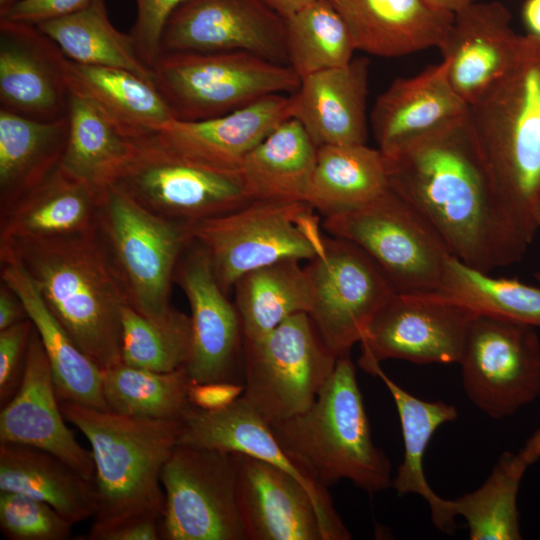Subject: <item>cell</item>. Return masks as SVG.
<instances>
[{"label": "cell", "instance_id": "7402d4cb", "mask_svg": "<svg viewBox=\"0 0 540 540\" xmlns=\"http://www.w3.org/2000/svg\"><path fill=\"white\" fill-rule=\"evenodd\" d=\"M521 39L499 1H474L454 14L438 49L453 88L469 106L506 73Z\"/></svg>", "mask_w": 540, "mask_h": 540}, {"label": "cell", "instance_id": "f6af8a7d", "mask_svg": "<svg viewBox=\"0 0 540 540\" xmlns=\"http://www.w3.org/2000/svg\"><path fill=\"white\" fill-rule=\"evenodd\" d=\"M34 324L30 318L0 331V406L18 391Z\"/></svg>", "mask_w": 540, "mask_h": 540}, {"label": "cell", "instance_id": "b9f144b4", "mask_svg": "<svg viewBox=\"0 0 540 540\" xmlns=\"http://www.w3.org/2000/svg\"><path fill=\"white\" fill-rule=\"evenodd\" d=\"M191 348L190 316L173 308L149 319L127 305L122 314V362L156 372L185 367Z\"/></svg>", "mask_w": 540, "mask_h": 540}, {"label": "cell", "instance_id": "ac0fdd59", "mask_svg": "<svg viewBox=\"0 0 540 540\" xmlns=\"http://www.w3.org/2000/svg\"><path fill=\"white\" fill-rule=\"evenodd\" d=\"M178 445L242 453L292 474L311 493L325 540H349L326 487L316 483L282 449L269 423L241 396L225 406L206 410L192 404L180 419Z\"/></svg>", "mask_w": 540, "mask_h": 540}, {"label": "cell", "instance_id": "11a10c76", "mask_svg": "<svg viewBox=\"0 0 540 540\" xmlns=\"http://www.w3.org/2000/svg\"><path fill=\"white\" fill-rule=\"evenodd\" d=\"M24 0H0V18L5 16L10 9Z\"/></svg>", "mask_w": 540, "mask_h": 540}, {"label": "cell", "instance_id": "3957f363", "mask_svg": "<svg viewBox=\"0 0 540 540\" xmlns=\"http://www.w3.org/2000/svg\"><path fill=\"white\" fill-rule=\"evenodd\" d=\"M15 257L50 312L103 370L122 362V314L129 305L94 234L13 242Z\"/></svg>", "mask_w": 540, "mask_h": 540}, {"label": "cell", "instance_id": "8992f818", "mask_svg": "<svg viewBox=\"0 0 540 540\" xmlns=\"http://www.w3.org/2000/svg\"><path fill=\"white\" fill-rule=\"evenodd\" d=\"M94 234L129 306L149 319L167 315L177 264L193 240L190 225L159 217L108 186L99 195Z\"/></svg>", "mask_w": 540, "mask_h": 540}, {"label": "cell", "instance_id": "e575fe53", "mask_svg": "<svg viewBox=\"0 0 540 540\" xmlns=\"http://www.w3.org/2000/svg\"><path fill=\"white\" fill-rule=\"evenodd\" d=\"M300 260L283 259L242 275L234 284L244 339L269 333L289 317L310 311L313 293Z\"/></svg>", "mask_w": 540, "mask_h": 540}, {"label": "cell", "instance_id": "cb8c5ba5", "mask_svg": "<svg viewBox=\"0 0 540 540\" xmlns=\"http://www.w3.org/2000/svg\"><path fill=\"white\" fill-rule=\"evenodd\" d=\"M289 118L290 96L272 94L218 117L197 121L174 119L156 134L185 156L239 172L246 156Z\"/></svg>", "mask_w": 540, "mask_h": 540}, {"label": "cell", "instance_id": "681fc988", "mask_svg": "<svg viewBox=\"0 0 540 540\" xmlns=\"http://www.w3.org/2000/svg\"><path fill=\"white\" fill-rule=\"evenodd\" d=\"M28 318V313L19 296L12 288L1 281L0 331Z\"/></svg>", "mask_w": 540, "mask_h": 540}, {"label": "cell", "instance_id": "ffe728a7", "mask_svg": "<svg viewBox=\"0 0 540 540\" xmlns=\"http://www.w3.org/2000/svg\"><path fill=\"white\" fill-rule=\"evenodd\" d=\"M65 420L50 364L34 327L21 385L12 399L1 407L0 443L47 451L84 478L94 481L92 453L79 444Z\"/></svg>", "mask_w": 540, "mask_h": 540}, {"label": "cell", "instance_id": "2e32d148", "mask_svg": "<svg viewBox=\"0 0 540 540\" xmlns=\"http://www.w3.org/2000/svg\"><path fill=\"white\" fill-rule=\"evenodd\" d=\"M174 282L191 309V348L185 365L190 381L241 385L244 336L240 319L215 277L207 252L195 240L183 252Z\"/></svg>", "mask_w": 540, "mask_h": 540}, {"label": "cell", "instance_id": "44dd1931", "mask_svg": "<svg viewBox=\"0 0 540 540\" xmlns=\"http://www.w3.org/2000/svg\"><path fill=\"white\" fill-rule=\"evenodd\" d=\"M233 454L246 540H325L316 503L298 479L264 460Z\"/></svg>", "mask_w": 540, "mask_h": 540}, {"label": "cell", "instance_id": "e0dca14e", "mask_svg": "<svg viewBox=\"0 0 540 540\" xmlns=\"http://www.w3.org/2000/svg\"><path fill=\"white\" fill-rule=\"evenodd\" d=\"M225 51L288 65L285 19L264 0H186L164 27L162 54Z\"/></svg>", "mask_w": 540, "mask_h": 540}, {"label": "cell", "instance_id": "52a82bcc", "mask_svg": "<svg viewBox=\"0 0 540 540\" xmlns=\"http://www.w3.org/2000/svg\"><path fill=\"white\" fill-rule=\"evenodd\" d=\"M133 143L130 157L109 186L159 217L191 225L252 200L239 172L185 156L156 133Z\"/></svg>", "mask_w": 540, "mask_h": 540}, {"label": "cell", "instance_id": "9a60e30c", "mask_svg": "<svg viewBox=\"0 0 540 540\" xmlns=\"http://www.w3.org/2000/svg\"><path fill=\"white\" fill-rule=\"evenodd\" d=\"M474 313L429 294L395 292L360 341L359 366L366 372L382 361L458 363Z\"/></svg>", "mask_w": 540, "mask_h": 540}, {"label": "cell", "instance_id": "ba28073f", "mask_svg": "<svg viewBox=\"0 0 540 540\" xmlns=\"http://www.w3.org/2000/svg\"><path fill=\"white\" fill-rule=\"evenodd\" d=\"M306 202L251 200L228 213L190 225L207 252L215 277L228 294L244 274L283 259L310 261L323 235Z\"/></svg>", "mask_w": 540, "mask_h": 540}, {"label": "cell", "instance_id": "8fae6325", "mask_svg": "<svg viewBox=\"0 0 540 540\" xmlns=\"http://www.w3.org/2000/svg\"><path fill=\"white\" fill-rule=\"evenodd\" d=\"M338 357L307 313L293 315L256 339H244L241 396L273 424L307 410Z\"/></svg>", "mask_w": 540, "mask_h": 540}, {"label": "cell", "instance_id": "8d00e7d4", "mask_svg": "<svg viewBox=\"0 0 540 540\" xmlns=\"http://www.w3.org/2000/svg\"><path fill=\"white\" fill-rule=\"evenodd\" d=\"M68 121V140L60 168L100 194L130 157L133 140L90 101L73 92Z\"/></svg>", "mask_w": 540, "mask_h": 540}, {"label": "cell", "instance_id": "7c38bea8", "mask_svg": "<svg viewBox=\"0 0 540 540\" xmlns=\"http://www.w3.org/2000/svg\"><path fill=\"white\" fill-rule=\"evenodd\" d=\"M163 540H246L234 454L177 445L161 471Z\"/></svg>", "mask_w": 540, "mask_h": 540}, {"label": "cell", "instance_id": "d6a6232c", "mask_svg": "<svg viewBox=\"0 0 540 540\" xmlns=\"http://www.w3.org/2000/svg\"><path fill=\"white\" fill-rule=\"evenodd\" d=\"M369 374L380 378L387 387L401 423L404 458L391 487L400 496L416 493L423 497L428 502L435 527L444 533H452L455 516L450 500L439 497L431 489L424 474L423 459L435 431L458 417L456 407L443 401H426L411 395L389 378L380 365Z\"/></svg>", "mask_w": 540, "mask_h": 540}, {"label": "cell", "instance_id": "6da1fadb", "mask_svg": "<svg viewBox=\"0 0 540 540\" xmlns=\"http://www.w3.org/2000/svg\"><path fill=\"white\" fill-rule=\"evenodd\" d=\"M384 158L390 188L426 219L455 257L487 273L523 258L529 244L497 200L469 113Z\"/></svg>", "mask_w": 540, "mask_h": 540}, {"label": "cell", "instance_id": "5b68a950", "mask_svg": "<svg viewBox=\"0 0 540 540\" xmlns=\"http://www.w3.org/2000/svg\"><path fill=\"white\" fill-rule=\"evenodd\" d=\"M91 446L97 511L92 526L162 516L161 471L178 445L180 420L131 417L60 401Z\"/></svg>", "mask_w": 540, "mask_h": 540}, {"label": "cell", "instance_id": "f546056e", "mask_svg": "<svg viewBox=\"0 0 540 540\" xmlns=\"http://www.w3.org/2000/svg\"><path fill=\"white\" fill-rule=\"evenodd\" d=\"M0 491L41 500L73 524L97 511L94 481L57 456L30 446L0 443Z\"/></svg>", "mask_w": 540, "mask_h": 540}, {"label": "cell", "instance_id": "1f68e13d", "mask_svg": "<svg viewBox=\"0 0 540 540\" xmlns=\"http://www.w3.org/2000/svg\"><path fill=\"white\" fill-rule=\"evenodd\" d=\"M317 149L296 119L281 123L246 156L239 169L250 198L306 202Z\"/></svg>", "mask_w": 540, "mask_h": 540}, {"label": "cell", "instance_id": "836d02e7", "mask_svg": "<svg viewBox=\"0 0 540 540\" xmlns=\"http://www.w3.org/2000/svg\"><path fill=\"white\" fill-rule=\"evenodd\" d=\"M389 188L386 161L366 144L324 145L306 197L324 217L362 206Z\"/></svg>", "mask_w": 540, "mask_h": 540}, {"label": "cell", "instance_id": "4dcf8cb0", "mask_svg": "<svg viewBox=\"0 0 540 540\" xmlns=\"http://www.w3.org/2000/svg\"><path fill=\"white\" fill-rule=\"evenodd\" d=\"M68 133V116L39 121L0 109V209L60 167Z\"/></svg>", "mask_w": 540, "mask_h": 540}, {"label": "cell", "instance_id": "9f6ffc18", "mask_svg": "<svg viewBox=\"0 0 540 540\" xmlns=\"http://www.w3.org/2000/svg\"><path fill=\"white\" fill-rule=\"evenodd\" d=\"M535 221H536V224H537V227L538 229H540V199L536 205V209H535Z\"/></svg>", "mask_w": 540, "mask_h": 540}, {"label": "cell", "instance_id": "ab89813d", "mask_svg": "<svg viewBox=\"0 0 540 540\" xmlns=\"http://www.w3.org/2000/svg\"><path fill=\"white\" fill-rule=\"evenodd\" d=\"M284 19L288 66L300 80L354 58V41L331 0L310 3Z\"/></svg>", "mask_w": 540, "mask_h": 540}, {"label": "cell", "instance_id": "4fadbf2b", "mask_svg": "<svg viewBox=\"0 0 540 540\" xmlns=\"http://www.w3.org/2000/svg\"><path fill=\"white\" fill-rule=\"evenodd\" d=\"M537 328L474 315L458 364L469 400L493 419L515 414L540 395Z\"/></svg>", "mask_w": 540, "mask_h": 540}, {"label": "cell", "instance_id": "f1b7e54d", "mask_svg": "<svg viewBox=\"0 0 540 540\" xmlns=\"http://www.w3.org/2000/svg\"><path fill=\"white\" fill-rule=\"evenodd\" d=\"M71 92L90 101L122 134L137 139L176 119L154 81L129 70L68 59Z\"/></svg>", "mask_w": 540, "mask_h": 540}, {"label": "cell", "instance_id": "60d3db41", "mask_svg": "<svg viewBox=\"0 0 540 540\" xmlns=\"http://www.w3.org/2000/svg\"><path fill=\"white\" fill-rule=\"evenodd\" d=\"M528 466L517 453L505 452L477 490L450 500L454 516L463 517L471 540L521 539L517 495Z\"/></svg>", "mask_w": 540, "mask_h": 540}, {"label": "cell", "instance_id": "9c48e42d", "mask_svg": "<svg viewBox=\"0 0 540 540\" xmlns=\"http://www.w3.org/2000/svg\"><path fill=\"white\" fill-rule=\"evenodd\" d=\"M322 226L370 256L397 293L436 291L453 255L439 233L390 186L362 206L324 217Z\"/></svg>", "mask_w": 540, "mask_h": 540}, {"label": "cell", "instance_id": "83f0119b", "mask_svg": "<svg viewBox=\"0 0 540 540\" xmlns=\"http://www.w3.org/2000/svg\"><path fill=\"white\" fill-rule=\"evenodd\" d=\"M99 195L59 167L38 186L0 209V245L92 232Z\"/></svg>", "mask_w": 540, "mask_h": 540}, {"label": "cell", "instance_id": "db71d44e", "mask_svg": "<svg viewBox=\"0 0 540 540\" xmlns=\"http://www.w3.org/2000/svg\"><path fill=\"white\" fill-rule=\"evenodd\" d=\"M427 1L438 9L455 14L476 0H427Z\"/></svg>", "mask_w": 540, "mask_h": 540}, {"label": "cell", "instance_id": "277c9868", "mask_svg": "<svg viewBox=\"0 0 540 540\" xmlns=\"http://www.w3.org/2000/svg\"><path fill=\"white\" fill-rule=\"evenodd\" d=\"M282 449L316 483L346 479L376 493L391 486V463L371 436L350 354L335 368L304 412L269 424Z\"/></svg>", "mask_w": 540, "mask_h": 540}, {"label": "cell", "instance_id": "d6986e66", "mask_svg": "<svg viewBox=\"0 0 540 540\" xmlns=\"http://www.w3.org/2000/svg\"><path fill=\"white\" fill-rule=\"evenodd\" d=\"M68 58L37 26L0 19V109L39 120L68 116Z\"/></svg>", "mask_w": 540, "mask_h": 540}, {"label": "cell", "instance_id": "7a4b0ae2", "mask_svg": "<svg viewBox=\"0 0 540 540\" xmlns=\"http://www.w3.org/2000/svg\"><path fill=\"white\" fill-rule=\"evenodd\" d=\"M497 200L529 245L540 199V37L522 35L506 73L469 106Z\"/></svg>", "mask_w": 540, "mask_h": 540}, {"label": "cell", "instance_id": "484cf974", "mask_svg": "<svg viewBox=\"0 0 540 540\" xmlns=\"http://www.w3.org/2000/svg\"><path fill=\"white\" fill-rule=\"evenodd\" d=\"M356 50L400 57L441 45L454 14L427 0H331Z\"/></svg>", "mask_w": 540, "mask_h": 540}, {"label": "cell", "instance_id": "f907efd6", "mask_svg": "<svg viewBox=\"0 0 540 540\" xmlns=\"http://www.w3.org/2000/svg\"><path fill=\"white\" fill-rule=\"evenodd\" d=\"M522 17L528 33L540 37V0H525Z\"/></svg>", "mask_w": 540, "mask_h": 540}, {"label": "cell", "instance_id": "603a6c76", "mask_svg": "<svg viewBox=\"0 0 540 540\" xmlns=\"http://www.w3.org/2000/svg\"><path fill=\"white\" fill-rule=\"evenodd\" d=\"M469 105L453 88L448 62L394 80L376 99L371 128L384 157L466 117Z\"/></svg>", "mask_w": 540, "mask_h": 540}, {"label": "cell", "instance_id": "c3c4849f", "mask_svg": "<svg viewBox=\"0 0 540 540\" xmlns=\"http://www.w3.org/2000/svg\"><path fill=\"white\" fill-rule=\"evenodd\" d=\"M243 392V386L232 383H191L190 403L206 410L218 409L230 403Z\"/></svg>", "mask_w": 540, "mask_h": 540}, {"label": "cell", "instance_id": "5bb4252c", "mask_svg": "<svg viewBox=\"0 0 540 540\" xmlns=\"http://www.w3.org/2000/svg\"><path fill=\"white\" fill-rule=\"evenodd\" d=\"M304 268L313 293L309 318L335 356L350 354L395 290L361 248L330 235Z\"/></svg>", "mask_w": 540, "mask_h": 540}, {"label": "cell", "instance_id": "ee69618b", "mask_svg": "<svg viewBox=\"0 0 540 540\" xmlns=\"http://www.w3.org/2000/svg\"><path fill=\"white\" fill-rule=\"evenodd\" d=\"M186 0H135L130 36L141 60L153 70L161 56V37L171 14Z\"/></svg>", "mask_w": 540, "mask_h": 540}, {"label": "cell", "instance_id": "d590c367", "mask_svg": "<svg viewBox=\"0 0 540 540\" xmlns=\"http://www.w3.org/2000/svg\"><path fill=\"white\" fill-rule=\"evenodd\" d=\"M538 285L514 278L493 277L451 255L440 284L429 294L477 315H487L540 329V271Z\"/></svg>", "mask_w": 540, "mask_h": 540}, {"label": "cell", "instance_id": "bcb514c9", "mask_svg": "<svg viewBox=\"0 0 540 540\" xmlns=\"http://www.w3.org/2000/svg\"><path fill=\"white\" fill-rule=\"evenodd\" d=\"M92 0H24L0 19L38 25L79 11Z\"/></svg>", "mask_w": 540, "mask_h": 540}, {"label": "cell", "instance_id": "7dc6e473", "mask_svg": "<svg viewBox=\"0 0 540 540\" xmlns=\"http://www.w3.org/2000/svg\"><path fill=\"white\" fill-rule=\"evenodd\" d=\"M160 517L143 516L131 518L106 526H91L89 540H159Z\"/></svg>", "mask_w": 540, "mask_h": 540}, {"label": "cell", "instance_id": "4316f807", "mask_svg": "<svg viewBox=\"0 0 540 540\" xmlns=\"http://www.w3.org/2000/svg\"><path fill=\"white\" fill-rule=\"evenodd\" d=\"M1 281L19 296L45 349L60 401L108 410L103 369L85 354L56 320L18 260L0 253Z\"/></svg>", "mask_w": 540, "mask_h": 540}, {"label": "cell", "instance_id": "d4e9b609", "mask_svg": "<svg viewBox=\"0 0 540 540\" xmlns=\"http://www.w3.org/2000/svg\"><path fill=\"white\" fill-rule=\"evenodd\" d=\"M368 79L365 57L310 74L290 96L291 117L317 147L366 144Z\"/></svg>", "mask_w": 540, "mask_h": 540}, {"label": "cell", "instance_id": "f5cc1de1", "mask_svg": "<svg viewBox=\"0 0 540 540\" xmlns=\"http://www.w3.org/2000/svg\"><path fill=\"white\" fill-rule=\"evenodd\" d=\"M274 11L286 18L304 6L318 0H264Z\"/></svg>", "mask_w": 540, "mask_h": 540}, {"label": "cell", "instance_id": "30bf717a", "mask_svg": "<svg viewBox=\"0 0 540 540\" xmlns=\"http://www.w3.org/2000/svg\"><path fill=\"white\" fill-rule=\"evenodd\" d=\"M153 71L155 85L183 121L218 117L300 86L290 66L244 51L163 53Z\"/></svg>", "mask_w": 540, "mask_h": 540}, {"label": "cell", "instance_id": "74e56055", "mask_svg": "<svg viewBox=\"0 0 540 540\" xmlns=\"http://www.w3.org/2000/svg\"><path fill=\"white\" fill-rule=\"evenodd\" d=\"M36 26L73 62L121 68L154 81V71L141 60L130 34L112 24L105 0H92L75 13Z\"/></svg>", "mask_w": 540, "mask_h": 540}, {"label": "cell", "instance_id": "f35d334b", "mask_svg": "<svg viewBox=\"0 0 540 540\" xmlns=\"http://www.w3.org/2000/svg\"><path fill=\"white\" fill-rule=\"evenodd\" d=\"M185 367L156 372L120 362L103 370V394L111 412L147 419L180 420L189 407Z\"/></svg>", "mask_w": 540, "mask_h": 540}, {"label": "cell", "instance_id": "816d5d0a", "mask_svg": "<svg viewBox=\"0 0 540 540\" xmlns=\"http://www.w3.org/2000/svg\"><path fill=\"white\" fill-rule=\"evenodd\" d=\"M517 455L527 466L540 458V428L529 437L525 445L517 452Z\"/></svg>", "mask_w": 540, "mask_h": 540}, {"label": "cell", "instance_id": "7bdbcfd3", "mask_svg": "<svg viewBox=\"0 0 540 540\" xmlns=\"http://www.w3.org/2000/svg\"><path fill=\"white\" fill-rule=\"evenodd\" d=\"M73 525L41 500L0 491V530L9 540H66Z\"/></svg>", "mask_w": 540, "mask_h": 540}]
</instances>
